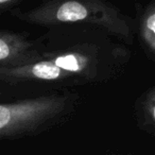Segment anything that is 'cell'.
Returning a JSON list of instances; mask_svg holds the SVG:
<instances>
[{"instance_id":"cell-1","label":"cell","mask_w":155,"mask_h":155,"mask_svg":"<svg viewBox=\"0 0 155 155\" xmlns=\"http://www.w3.org/2000/svg\"><path fill=\"white\" fill-rule=\"evenodd\" d=\"M18 18L32 25H91L131 41L129 18L107 0H45Z\"/></svg>"},{"instance_id":"cell-2","label":"cell","mask_w":155,"mask_h":155,"mask_svg":"<svg viewBox=\"0 0 155 155\" xmlns=\"http://www.w3.org/2000/svg\"><path fill=\"white\" fill-rule=\"evenodd\" d=\"M63 96H41L0 104V136L10 137L29 132L58 115L66 106Z\"/></svg>"},{"instance_id":"cell-3","label":"cell","mask_w":155,"mask_h":155,"mask_svg":"<svg viewBox=\"0 0 155 155\" xmlns=\"http://www.w3.org/2000/svg\"><path fill=\"white\" fill-rule=\"evenodd\" d=\"M33 44L18 33H0V68L16 67L41 61V56L32 51Z\"/></svg>"},{"instance_id":"cell-4","label":"cell","mask_w":155,"mask_h":155,"mask_svg":"<svg viewBox=\"0 0 155 155\" xmlns=\"http://www.w3.org/2000/svg\"><path fill=\"white\" fill-rule=\"evenodd\" d=\"M70 73L56 66L51 58L16 67L0 68V77L8 82L17 81H54L70 77Z\"/></svg>"},{"instance_id":"cell-5","label":"cell","mask_w":155,"mask_h":155,"mask_svg":"<svg viewBox=\"0 0 155 155\" xmlns=\"http://www.w3.org/2000/svg\"><path fill=\"white\" fill-rule=\"evenodd\" d=\"M51 61L70 74H85L91 66V60L80 52H67L51 58Z\"/></svg>"},{"instance_id":"cell-6","label":"cell","mask_w":155,"mask_h":155,"mask_svg":"<svg viewBox=\"0 0 155 155\" xmlns=\"http://www.w3.org/2000/svg\"><path fill=\"white\" fill-rule=\"evenodd\" d=\"M140 33L147 47L155 54V2L150 3L142 14Z\"/></svg>"},{"instance_id":"cell-7","label":"cell","mask_w":155,"mask_h":155,"mask_svg":"<svg viewBox=\"0 0 155 155\" xmlns=\"http://www.w3.org/2000/svg\"><path fill=\"white\" fill-rule=\"evenodd\" d=\"M144 107H146V110L148 113L149 117L155 123V88L150 91L148 95H147Z\"/></svg>"},{"instance_id":"cell-8","label":"cell","mask_w":155,"mask_h":155,"mask_svg":"<svg viewBox=\"0 0 155 155\" xmlns=\"http://www.w3.org/2000/svg\"><path fill=\"white\" fill-rule=\"evenodd\" d=\"M16 0H0V8H1V11H5L8 7L12 5V3L15 2Z\"/></svg>"}]
</instances>
